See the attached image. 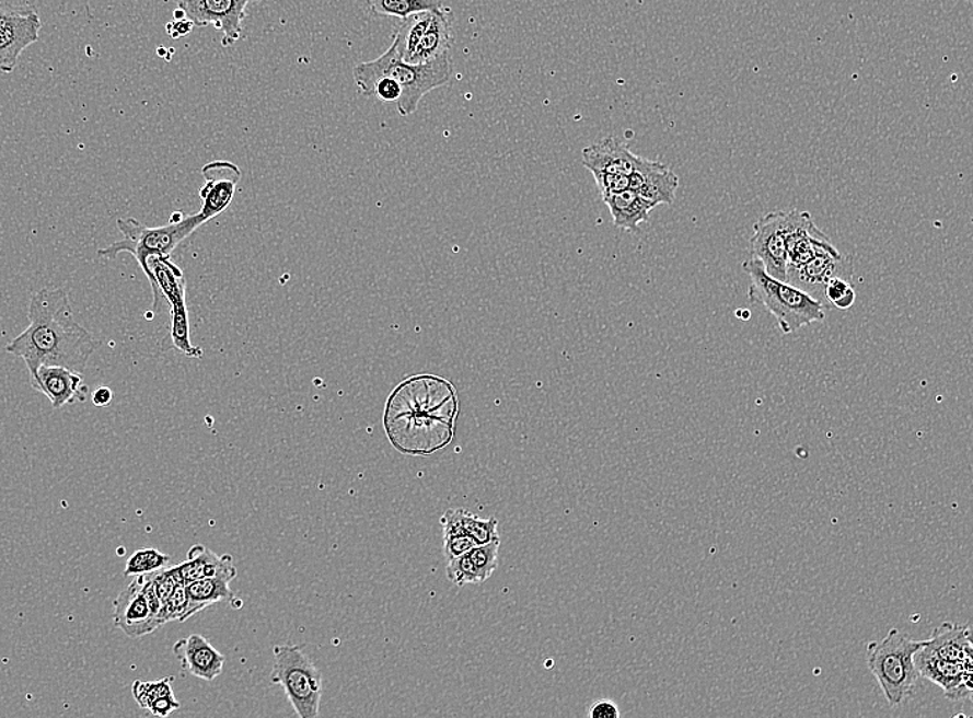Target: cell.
<instances>
[{"mask_svg":"<svg viewBox=\"0 0 973 718\" xmlns=\"http://www.w3.org/2000/svg\"><path fill=\"white\" fill-rule=\"evenodd\" d=\"M680 177L661 162L650 161L645 169L630 176V189L638 193L651 208L675 202Z\"/></svg>","mask_w":973,"mask_h":718,"instance_id":"21","label":"cell"},{"mask_svg":"<svg viewBox=\"0 0 973 718\" xmlns=\"http://www.w3.org/2000/svg\"><path fill=\"white\" fill-rule=\"evenodd\" d=\"M743 269L751 282L750 302L769 311L784 335H791L803 326L825 321L822 302L791 283L771 277L756 258L744 262Z\"/></svg>","mask_w":973,"mask_h":718,"instance_id":"4","label":"cell"},{"mask_svg":"<svg viewBox=\"0 0 973 718\" xmlns=\"http://www.w3.org/2000/svg\"><path fill=\"white\" fill-rule=\"evenodd\" d=\"M787 212L762 216L750 240L751 255L762 263L771 277L787 281Z\"/></svg>","mask_w":973,"mask_h":718,"instance_id":"10","label":"cell"},{"mask_svg":"<svg viewBox=\"0 0 973 718\" xmlns=\"http://www.w3.org/2000/svg\"><path fill=\"white\" fill-rule=\"evenodd\" d=\"M42 21L34 10L0 8V72L10 73L26 47L39 40Z\"/></svg>","mask_w":973,"mask_h":718,"instance_id":"12","label":"cell"},{"mask_svg":"<svg viewBox=\"0 0 973 718\" xmlns=\"http://www.w3.org/2000/svg\"><path fill=\"white\" fill-rule=\"evenodd\" d=\"M602 199L612 213L614 225L634 234H639V224L649 221L650 212L653 210L634 189L603 195Z\"/></svg>","mask_w":973,"mask_h":718,"instance_id":"25","label":"cell"},{"mask_svg":"<svg viewBox=\"0 0 973 718\" xmlns=\"http://www.w3.org/2000/svg\"><path fill=\"white\" fill-rule=\"evenodd\" d=\"M588 716L591 718H619V709L613 700L602 699L589 707Z\"/></svg>","mask_w":973,"mask_h":718,"instance_id":"33","label":"cell"},{"mask_svg":"<svg viewBox=\"0 0 973 718\" xmlns=\"http://www.w3.org/2000/svg\"><path fill=\"white\" fill-rule=\"evenodd\" d=\"M501 541L496 538L486 545L471 548L461 556L447 561V578L456 586L480 584L491 578L498 568V554Z\"/></svg>","mask_w":973,"mask_h":718,"instance_id":"18","label":"cell"},{"mask_svg":"<svg viewBox=\"0 0 973 718\" xmlns=\"http://www.w3.org/2000/svg\"><path fill=\"white\" fill-rule=\"evenodd\" d=\"M188 605V597L186 593V584H177L170 599L161 606V622L167 623L172 621L183 622Z\"/></svg>","mask_w":973,"mask_h":718,"instance_id":"32","label":"cell"},{"mask_svg":"<svg viewBox=\"0 0 973 718\" xmlns=\"http://www.w3.org/2000/svg\"><path fill=\"white\" fill-rule=\"evenodd\" d=\"M455 40L454 13L449 8L435 10L428 30L414 53L412 65H424L450 53Z\"/></svg>","mask_w":973,"mask_h":718,"instance_id":"24","label":"cell"},{"mask_svg":"<svg viewBox=\"0 0 973 718\" xmlns=\"http://www.w3.org/2000/svg\"><path fill=\"white\" fill-rule=\"evenodd\" d=\"M824 299L838 310H849L855 304L856 293L848 279L836 277L825 285Z\"/></svg>","mask_w":973,"mask_h":718,"instance_id":"31","label":"cell"},{"mask_svg":"<svg viewBox=\"0 0 973 718\" xmlns=\"http://www.w3.org/2000/svg\"><path fill=\"white\" fill-rule=\"evenodd\" d=\"M149 278L152 290V313L160 311L161 300L166 298L171 304L172 340L173 345L184 356L201 358L202 348L192 345L190 324H188V311L186 303V278L181 268L171 260V257H151L149 263Z\"/></svg>","mask_w":973,"mask_h":718,"instance_id":"8","label":"cell"},{"mask_svg":"<svg viewBox=\"0 0 973 718\" xmlns=\"http://www.w3.org/2000/svg\"><path fill=\"white\" fill-rule=\"evenodd\" d=\"M914 662L919 675L939 685L946 698L953 702L971 699L973 661H946L922 647L915 652Z\"/></svg>","mask_w":973,"mask_h":718,"instance_id":"14","label":"cell"},{"mask_svg":"<svg viewBox=\"0 0 973 718\" xmlns=\"http://www.w3.org/2000/svg\"><path fill=\"white\" fill-rule=\"evenodd\" d=\"M31 385L36 392L45 394L55 409H61L77 401L83 403L89 393L82 373L65 367H40Z\"/></svg>","mask_w":973,"mask_h":718,"instance_id":"19","label":"cell"},{"mask_svg":"<svg viewBox=\"0 0 973 718\" xmlns=\"http://www.w3.org/2000/svg\"><path fill=\"white\" fill-rule=\"evenodd\" d=\"M649 162L647 158L634 154L627 144L613 136L582 150V165L592 176H633Z\"/></svg>","mask_w":973,"mask_h":718,"instance_id":"15","label":"cell"},{"mask_svg":"<svg viewBox=\"0 0 973 718\" xmlns=\"http://www.w3.org/2000/svg\"><path fill=\"white\" fill-rule=\"evenodd\" d=\"M161 603L155 594L151 574L135 577L128 588L114 601V626L130 638L151 635L164 626L161 622Z\"/></svg>","mask_w":973,"mask_h":718,"instance_id":"9","label":"cell"},{"mask_svg":"<svg viewBox=\"0 0 973 718\" xmlns=\"http://www.w3.org/2000/svg\"><path fill=\"white\" fill-rule=\"evenodd\" d=\"M372 12L382 18H408L409 14L422 12V10H439L444 8L443 0H367Z\"/></svg>","mask_w":973,"mask_h":718,"instance_id":"29","label":"cell"},{"mask_svg":"<svg viewBox=\"0 0 973 718\" xmlns=\"http://www.w3.org/2000/svg\"><path fill=\"white\" fill-rule=\"evenodd\" d=\"M113 397V390L105 387V385H103V387L94 390L92 394L93 404L99 406V408H103V406L112 404Z\"/></svg>","mask_w":973,"mask_h":718,"instance_id":"35","label":"cell"},{"mask_svg":"<svg viewBox=\"0 0 973 718\" xmlns=\"http://www.w3.org/2000/svg\"><path fill=\"white\" fill-rule=\"evenodd\" d=\"M444 538V557L447 561L461 556L476 546L496 541L498 521L482 519L464 509H452L441 517Z\"/></svg>","mask_w":973,"mask_h":718,"instance_id":"11","label":"cell"},{"mask_svg":"<svg viewBox=\"0 0 973 718\" xmlns=\"http://www.w3.org/2000/svg\"><path fill=\"white\" fill-rule=\"evenodd\" d=\"M30 325L7 346L12 356L23 359L35 382L40 367H65L83 372L97 350L99 341L73 316L66 289L44 288L31 298Z\"/></svg>","mask_w":973,"mask_h":718,"instance_id":"2","label":"cell"},{"mask_svg":"<svg viewBox=\"0 0 973 718\" xmlns=\"http://www.w3.org/2000/svg\"><path fill=\"white\" fill-rule=\"evenodd\" d=\"M460 398L454 384L435 374L405 379L389 395L383 427L399 453L430 456L450 445Z\"/></svg>","mask_w":973,"mask_h":718,"instance_id":"1","label":"cell"},{"mask_svg":"<svg viewBox=\"0 0 973 718\" xmlns=\"http://www.w3.org/2000/svg\"><path fill=\"white\" fill-rule=\"evenodd\" d=\"M228 578H205L186 584L188 605L183 622L190 619L208 606L234 599Z\"/></svg>","mask_w":973,"mask_h":718,"instance_id":"27","label":"cell"},{"mask_svg":"<svg viewBox=\"0 0 973 718\" xmlns=\"http://www.w3.org/2000/svg\"><path fill=\"white\" fill-rule=\"evenodd\" d=\"M271 683L280 685L299 718H315L320 715L323 696V675L299 646L275 647V668Z\"/></svg>","mask_w":973,"mask_h":718,"instance_id":"7","label":"cell"},{"mask_svg":"<svg viewBox=\"0 0 973 718\" xmlns=\"http://www.w3.org/2000/svg\"><path fill=\"white\" fill-rule=\"evenodd\" d=\"M925 651L951 662H968L972 659V632L968 625L954 622L941 623L933 637L923 642Z\"/></svg>","mask_w":973,"mask_h":718,"instance_id":"23","label":"cell"},{"mask_svg":"<svg viewBox=\"0 0 973 718\" xmlns=\"http://www.w3.org/2000/svg\"><path fill=\"white\" fill-rule=\"evenodd\" d=\"M207 183L199 192L202 208L199 213L207 220L218 218L225 212L234 198L235 187L241 178L240 169L230 162H212L202 169Z\"/></svg>","mask_w":973,"mask_h":718,"instance_id":"17","label":"cell"},{"mask_svg":"<svg viewBox=\"0 0 973 718\" xmlns=\"http://www.w3.org/2000/svg\"><path fill=\"white\" fill-rule=\"evenodd\" d=\"M173 653L183 670L194 678L213 681L223 672L225 658L204 636L182 638L173 646Z\"/></svg>","mask_w":973,"mask_h":718,"instance_id":"20","label":"cell"},{"mask_svg":"<svg viewBox=\"0 0 973 718\" xmlns=\"http://www.w3.org/2000/svg\"><path fill=\"white\" fill-rule=\"evenodd\" d=\"M923 641L913 640L899 628H891L887 637L867 646V667L880 684L891 707H899L913 695L919 675L914 655Z\"/></svg>","mask_w":973,"mask_h":718,"instance_id":"6","label":"cell"},{"mask_svg":"<svg viewBox=\"0 0 973 718\" xmlns=\"http://www.w3.org/2000/svg\"><path fill=\"white\" fill-rule=\"evenodd\" d=\"M433 12L435 10H422V12L409 14L408 18L399 21L396 31H394L393 44L396 45L398 56L405 62H412L414 53L422 40L431 18H433Z\"/></svg>","mask_w":973,"mask_h":718,"instance_id":"28","label":"cell"},{"mask_svg":"<svg viewBox=\"0 0 973 718\" xmlns=\"http://www.w3.org/2000/svg\"><path fill=\"white\" fill-rule=\"evenodd\" d=\"M248 3L250 0H183L177 8L186 13L194 25H213L222 31V46L230 47L241 38L242 21L246 18Z\"/></svg>","mask_w":973,"mask_h":718,"instance_id":"13","label":"cell"},{"mask_svg":"<svg viewBox=\"0 0 973 718\" xmlns=\"http://www.w3.org/2000/svg\"><path fill=\"white\" fill-rule=\"evenodd\" d=\"M175 19H176V20L186 19V13H184L183 10H182L181 8H177V9L175 10Z\"/></svg>","mask_w":973,"mask_h":718,"instance_id":"36","label":"cell"},{"mask_svg":"<svg viewBox=\"0 0 973 718\" xmlns=\"http://www.w3.org/2000/svg\"><path fill=\"white\" fill-rule=\"evenodd\" d=\"M193 28L194 24L187 18L175 20L173 23L166 25L167 34H170L173 39L183 38V36L192 34Z\"/></svg>","mask_w":973,"mask_h":718,"instance_id":"34","label":"cell"},{"mask_svg":"<svg viewBox=\"0 0 973 718\" xmlns=\"http://www.w3.org/2000/svg\"><path fill=\"white\" fill-rule=\"evenodd\" d=\"M454 76V66L450 53L424 65L405 62L398 56L393 44L375 60L361 62L354 70L356 86L372 81L378 77H389L397 81L403 93L397 104L399 115H413L418 109L420 100L431 90L445 86Z\"/></svg>","mask_w":973,"mask_h":718,"instance_id":"3","label":"cell"},{"mask_svg":"<svg viewBox=\"0 0 973 718\" xmlns=\"http://www.w3.org/2000/svg\"><path fill=\"white\" fill-rule=\"evenodd\" d=\"M173 681L175 678L157 681L138 680L131 685V694L141 709L149 710L152 716L164 718L181 709V702L173 693Z\"/></svg>","mask_w":973,"mask_h":718,"instance_id":"26","label":"cell"},{"mask_svg":"<svg viewBox=\"0 0 973 718\" xmlns=\"http://www.w3.org/2000/svg\"><path fill=\"white\" fill-rule=\"evenodd\" d=\"M207 223L201 213L184 216L172 215L170 223L161 227H147L136 219H119L117 225L124 240L99 251V256L117 258L120 253H130L138 260L143 273L149 274L151 257H171L183 241Z\"/></svg>","mask_w":973,"mask_h":718,"instance_id":"5","label":"cell"},{"mask_svg":"<svg viewBox=\"0 0 973 718\" xmlns=\"http://www.w3.org/2000/svg\"><path fill=\"white\" fill-rule=\"evenodd\" d=\"M849 266L838 251L822 252L801 267L788 269L787 281L823 303L824 288L831 279L852 276Z\"/></svg>","mask_w":973,"mask_h":718,"instance_id":"16","label":"cell"},{"mask_svg":"<svg viewBox=\"0 0 973 718\" xmlns=\"http://www.w3.org/2000/svg\"><path fill=\"white\" fill-rule=\"evenodd\" d=\"M170 563L171 557L167 554L157 551V548H141L128 559L124 574L125 577L150 575L167 567Z\"/></svg>","mask_w":973,"mask_h":718,"instance_id":"30","label":"cell"},{"mask_svg":"<svg viewBox=\"0 0 973 718\" xmlns=\"http://www.w3.org/2000/svg\"><path fill=\"white\" fill-rule=\"evenodd\" d=\"M175 571L184 584L205 578H236L234 558L230 554L218 556L207 546L196 545L188 551L186 561L175 565Z\"/></svg>","mask_w":973,"mask_h":718,"instance_id":"22","label":"cell"},{"mask_svg":"<svg viewBox=\"0 0 973 718\" xmlns=\"http://www.w3.org/2000/svg\"><path fill=\"white\" fill-rule=\"evenodd\" d=\"M172 2L176 3V4H181L183 2V0H172ZM257 2H260V0H257Z\"/></svg>","mask_w":973,"mask_h":718,"instance_id":"37","label":"cell"}]
</instances>
